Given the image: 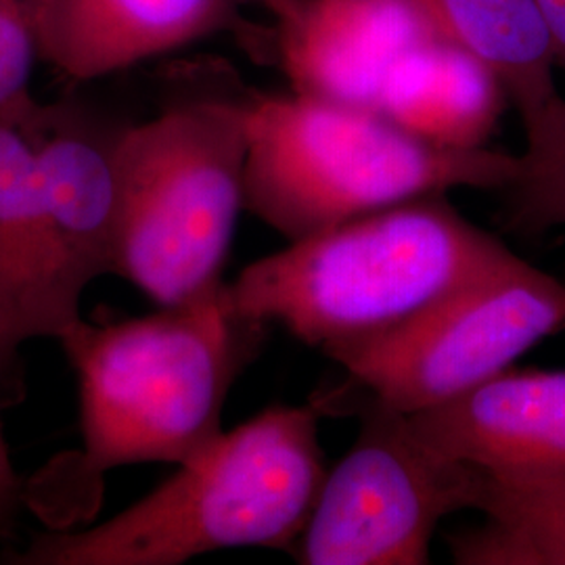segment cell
Wrapping results in <instances>:
<instances>
[{"label":"cell","instance_id":"7a4b0ae2","mask_svg":"<svg viewBox=\"0 0 565 565\" xmlns=\"http://www.w3.org/2000/svg\"><path fill=\"white\" fill-rule=\"evenodd\" d=\"M218 282L120 323L78 321L60 342L81 382L82 473L182 465L223 434L226 396L263 342Z\"/></svg>","mask_w":565,"mask_h":565},{"label":"cell","instance_id":"9a60e30c","mask_svg":"<svg viewBox=\"0 0 565 565\" xmlns=\"http://www.w3.org/2000/svg\"><path fill=\"white\" fill-rule=\"evenodd\" d=\"M476 511L484 524L450 541L455 564L565 565V473L484 471Z\"/></svg>","mask_w":565,"mask_h":565},{"label":"cell","instance_id":"5bb4252c","mask_svg":"<svg viewBox=\"0 0 565 565\" xmlns=\"http://www.w3.org/2000/svg\"><path fill=\"white\" fill-rule=\"evenodd\" d=\"M429 30L482 61L505 88L520 120L562 93L557 61L536 0H411Z\"/></svg>","mask_w":565,"mask_h":565},{"label":"cell","instance_id":"6da1fadb","mask_svg":"<svg viewBox=\"0 0 565 565\" xmlns=\"http://www.w3.org/2000/svg\"><path fill=\"white\" fill-rule=\"evenodd\" d=\"M511 256L440 193L289 242L228 287L247 319L327 354L403 327Z\"/></svg>","mask_w":565,"mask_h":565},{"label":"cell","instance_id":"4fadbf2b","mask_svg":"<svg viewBox=\"0 0 565 565\" xmlns=\"http://www.w3.org/2000/svg\"><path fill=\"white\" fill-rule=\"evenodd\" d=\"M509 103L482 61L431 39L406 55L385 86L380 116L445 149H482Z\"/></svg>","mask_w":565,"mask_h":565},{"label":"cell","instance_id":"30bf717a","mask_svg":"<svg viewBox=\"0 0 565 565\" xmlns=\"http://www.w3.org/2000/svg\"><path fill=\"white\" fill-rule=\"evenodd\" d=\"M41 61L61 78L90 82L233 32L273 51L242 20L237 0H32Z\"/></svg>","mask_w":565,"mask_h":565},{"label":"cell","instance_id":"5b68a950","mask_svg":"<svg viewBox=\"0 0 565 565\" xmlns=\"http://www.w3.org/2000/svg\"><path fill=\"white\" fill-rule=\"evenodd\" d=\"M252 95L191 93L120 135L116 275L162 308L223 282L245 207Z\"/></svg>","mask_w":565,"mask_h":565},{"label":"cell","instance_id":"7c38bea8","mask_svg":"<svg viewBox=\"0 0 565 565\" xmlns=\"http://www.w3.org/2000/svg\"><path fill=\"white\" fill-rule=\"evenodd\" d=\"M76 323L55 289L32 142L18 121L0 116V369L21 343L61 340Z\"/></svg>","mask_w":565,"mask_h":565},{"label":"cell","instance_id":"3957f363","mask_svg":"<svg viewBox=\"0 0 565 565\" xmlns=\"http://www.w3.org/2000/svg\"><path fill=\"white\" fill-rule=\"evenodd\" d=\"M324 476L319 408L273 406L223 431L114 520L39 536L15 562L177 565L223 548H287L308 524Z\"/></svg>","mask_w":565,"mask_h":565},{"label":"cell","instance_id":"e0dca14e","mask_svg":"<svg viewBox=\"0 0 565 565\" xmlns=\"http://www.w3.org/2000/svg\"><path fill=\"white\" fill-rule=\"evenodd\" d=\"M21 486L15 469L9 459V448L2 431V417H0V543L11 536L18 509H20Z\"/></svg>","mask_w":565,"mask_h":565},{"label":"cell","instance_id":"ba28073f","mask_svg":"<svg viewBox=\"0 0 565 565\" xmlns=\"http://www.w3.org/2000/svg\"><path fill=\"white\" fill-rule=\"evenodd\" d=\"M9 118L32 142L41 177L53 279L63 310L81 321L86 285L114 273L120 247L121 128L72 103L32 99Z\"/></svg>","mask_w":565,"mask_h":565},{"label":"cell","instance_id":"9c48e42d","mask_svg":"<svg viewBox=\"0 0 565 565\" xmlns=\"http://www.w3.org/2000/svg\"><path fill=\"white\" fill-rule=\"evenodd\" d=\"M273 20L294 93L373 114L401 61L438 39L411 0H287Z\"/></svg>","mask_w":565,"mask_h":565},{"label":"cell","instance_id":"d6986e66","mask_svg":"<svg viewBox=\"0 0 565 565\" xmlns=\"http://www.w3.org/2000/svg\"><path fill=\"white\" fill-rule=\"evenodd\" d=\"M252 2H258V4H263L264 9L273 15L275 11H279L282 4L287 2V0H252Z\"/></svg>","mask_w":565,"mask_h":565},{"label":"cell","instance_id":"8fae6325","mask_svg":"<svg viewBox=\"0 0 565 565\" xmlns=\"http://www.w3.org/2000/svg\"><path fill=\"white\" fill-rule=\"evenodd\" d=\"M425 443L490 473H565V371L524 369L406 413Z\"/></svg>","mask_w":565,"mask_h":565},{"label":"cell","instance_id":"8992f818","mask_svg":"<svg viewBox=\"0 0 565 565\" xmlns=\"http://www.w3.org/2000/svg\"><path fill=\"white\" fill-rule=\"evenodd\" d=\"M565 329V281L513 254L413 321L324 356L403 413L448 403Z\"/></svg>","mask_w":565,"mask_h":565},{"label":"cell","instance_id":"ac0fdd59","mask_svg":"<svg viewBox=\"0 0 565 565\" xmlns=\"http://www.w3.org/2000/svg\"><path fill=\"white\" fill-rule=\"evenodd\" d=\"M536 7L543 15L557 70L565 72V0H536Z\"/></svg>","mask_w":565,"mask_h":565},{"label":"cell","instance_id":"277c9868","mask_svg":"<svg viewBox=\"0 0 565 565\" xmlns=\"http://www.w3.org/2000/svg\"><path fill=\"white\" fill-rule=\"evenodd\" d=\"M515 170L518 156L436 147L373 111L252 95L245 210L287 242L450 189L503 191Z\"/></svg>","mask_w":565,"mask_h":565},{"label":"cell","instance_id":"2e32d148","mask_svg":"<svg viewBox=\"0 0 565 565\" xmlns=\"http://www.w3.org/2000/svg\"><path fill=\"white\" fill-rule=\"evenodd\" d=\"M524 151L507 184V224L539 233L565 224V97L522 121Z\"/></svg>","mask_w":565,"mask_h":565},{"label":"cell","instance_id":"ffe728a7","mask_svg":"<svg viewBox=\"0 0 565 565\" xmlns=\"http://www.w3.org/2000/svg\"><path fill=\"white\" fill-rule=\"evenodd\" d=\"M0 2H2V0H0Z\"/></svg>","mask_w":565,"mask_h":565},{"label":"cell","instance_id":"52a82bcc","mask_svg":"<svg viewBox=\"0 0 565 565\" xmlns=\"http://www.w3.org/2000/svg\"><path fill=\"white\" fill-rule=\"evenodd\" d=\"M484 471L427 445L408 415L369 396L352 448L327 471L296 543L303 565H425L438 524L478 509Z\"/></svg>","mask_w":565,"mask_h":565}]
</instances>
